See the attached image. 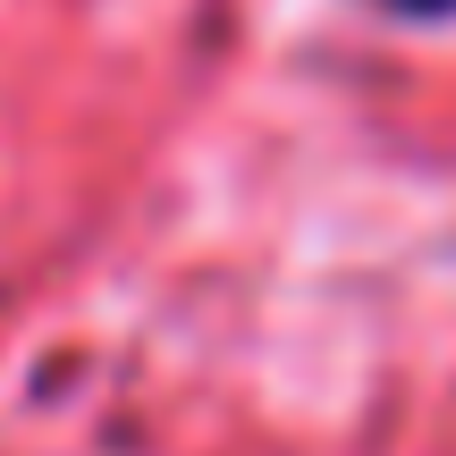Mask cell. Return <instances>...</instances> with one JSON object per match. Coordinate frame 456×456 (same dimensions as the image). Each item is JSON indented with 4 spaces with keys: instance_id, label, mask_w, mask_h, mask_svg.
I'll return each instance as SVG.
<instances>
[{
    "instance_id": "6da1fadb",
    "label": "cell",
    "mask_w": 456,
    "mask_h": 456,
    "mask_svg": "<svg viewBox=\"0 0 456 456\" xmlns=\"http://www.w3.org/2000/svg\"><path fill=\"white\" fill-rule=\"evenodd\" d=\"M372 9H389V17H456V0H372Z\"/></svg>"
}]
</instances>
